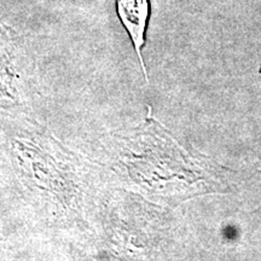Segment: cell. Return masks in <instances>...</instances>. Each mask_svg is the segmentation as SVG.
I'll list each match as a JSON object with an SVG mask.
<instances>
[{
    "label": "cell",
    "mask_w": 261,
    "mask_h": 261,
    "mask_svg": "<svg viewBox=\"0 0 261 261\" xmlns=\"http://www.w3.org/2000/svg\"><path fill=\"white\" fill-rule=\"evenodd\" d=\"M259 210H261V207H260V208H259Z\"/></svg>",
    "instance_id": "3"
},
{
    "label": "cell",
    "mask_w": 261,
    "mask_h": 261,
    "mask_svg": "<svg viewBox=\"0 0 261 261\" xmlns=\"http://www.w3.org/2000/svg\"><path fill=\"white\" fill-rule=\"evenodd\" d=\"M15 41L11 31L0 22V89L14 92L16 70L12 65Z\"/></svg>",
    "instance_id": "2"
},
{
    "label": "cell",
    "mask_w": 261,
    "mask_h": 261,
    "mask_svg": "<svg viewBox=\"0 0 261 261\" xmlns=\"http://www.w3.org/2000/svg\"><path fill=\"white\" fill-rule=\"evenodd\" d=\"M115 8L117 17L132 41L144 79L148 83V70L144 63L143 50L146 44V33L151 16L150 0H115Z\"/></svg>",
    "instance_id": "1"
},
{
    "label": "cell",
    "mask_w": 261,
    "mask_h": 261,
    "mask_svg": "<svg viewBox=\"0 0 261 261\" xmlns=\"http://www.w3.org/2000/svg\"><path fill=\"white\" fill-rule=\"evenodd\" d=\"M42 2H45V0H42Z\"/></svg>",
    "instance_id": "4"
}]
</instances>
